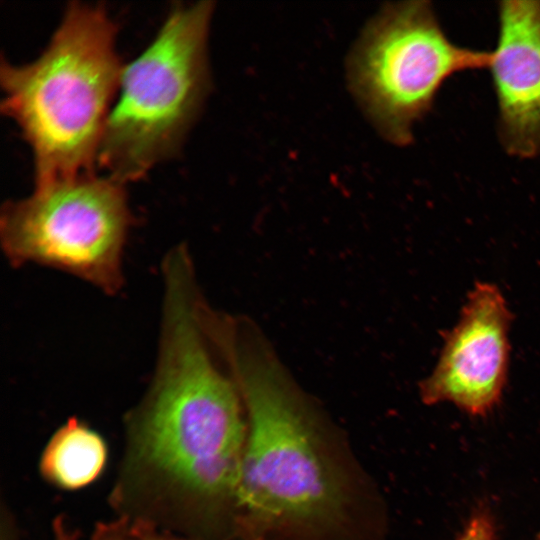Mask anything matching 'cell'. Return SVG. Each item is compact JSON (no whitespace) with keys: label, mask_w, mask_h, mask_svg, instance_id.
Returning <instances> with one entry per match:
<instances>
[{"label":"cell","mask_w":540,"mask_h":540,"mask_svg":"<svg viewBox=\"0 0 540 540\" xmlns=\"http://www.w3.org/2000/svg\"><path fill=\"white\" fill-rule=\"evenodd\" d=\"M212 1L173 7L148 46L124 65L96 164L121 183L176 155L208 94Z\"/></svg>","instance_id":"cell-4"},{"label":"cell","mask_w":540,"mask_h":540,"mask_svg":"<svg viewBox=\"0 0 540 540\" xmlns=\"http://www.w3.org/2000/svg\"><path fill=\"white\" fill-rule=\"evenodd\" d=\"M510 323L511 313L499 288L477 283L432 373L420 384L422 401L450 402L472 416L490 412L506 383Z\"/></svg>","instance_id":"cell-7"},{"label":"cell","mask_w":540,"mask_h":540,"mask_svg":"<svg viewBox=\"0 0 540 540\" xmlns=\"http://www.w3.org/2000/svg\"><path fill=\"white\" fill-rule=\"evenodd\" d=\"M1 507V540H19L18 528L12 512L4 503Z\"/></svg>","instance_id":"cell-13"},{"label":"cell","mask_w":540,"mask_h":540,"mask_svg":"<svg viewBox=\"0 0 540 540\" xmlns=\"http://www.w3.org/2000/svg\"><path fill=\"white\" fill-rule=\"evenodd\" d=\"M492 51L459 46L430 1L389 4L365 27L348 62L353 95L389 142H411L413 127L452 75L489 68Z\"/></svg>","instance_id":"cell-6"},{"label":"cell","mask_w":540,"mask_h":540,"mask_svg":"<svg viewBox=\"0 0 540 540\" xmlns=\"http://www.w3.org/2000/svg\"><path fill=\"white\" fill-rule=\"evenodd\" d=\"M124 430L109 494L115 515L194 540L234 537L246 412L185 286L163 293L155 370Z\"/></svg>","instance_id":"cell-1"},{"label":"cell","mask_w":540,"mask_h":540,"mask_svg":"<svg viewBox=\"0 0 540 540\" xmlns=\"http://www.w3.org/2000/svg\"><path fill=\"white\" fill-rule=\"evenodd\" d=\"M109 460L105 438L85 421L70 417L49 437L38 470L49 485L79 491L101 478Z\"/></svg>","instance_id":"cell-9"},{"label":"cell","mask_w":540,"mask_h":540,"mask_svg":"<svg viewBox=\"0 0 540 540\" xmlns=\"http://www.w3.org/2000/svg\"><path fill=\"white\" fill-rule=\"evenodd\" d=\"M89 540H194L151 523L115 515L99 521Z\"/></svg>","instance_id":"cell-10"},{"label":"cell","mask_w":540,"mask_h":540,"mask_svg":"<svg viewBox=\"0 0 540 540\" xmlns=\"http://www.w3.org/2000/svg\"><path fill=\"white\" fill-rule=\"evenodd\" d=\"M124 183L93 171L35 184L0 212V243L15 268L36 264L69 273L116 295L135 217Z\"/></svg>","instance_id":"cell-5"},{"label":"cell","mask_w":540,"mask_h":540,"mask_svg":"<svg viewBox=\"0 0 540 540\" xmlns=\"http://www.w3.org/2000/svg\"><path fill=\"white\" fill-rule=\"evenodd\" d=\"M100 4L73 1L31 62L2 59L1 109L30 146L35 184L93 171L124 64Z\"/></svg>","instance_id":"cell-3"},{"label":"cell","mask_w":540,"mask_h":540,"mask_svg":"<svg viewBox=\"0 0 540 540\" xmlns=\"http://www.w3.org/2000/svg\"><path fill=\"white\" fill-rule=\"evenodd\" d=\"M489 66L498 135L511 156L540 155V0H504Z\"/></svg>","instance_id":"cell-8"},{"label":"cell","mask_w":540,"mask_h":540,"mask_svg":"<svg viewBox=\"0 0 540 540\" xmlns=\"http://www.w3.org/2000/svg\"><path fill=\"white\" fill-rule=\"evenodd\" d=\"M217 351L248 425L236 493L241 540H367L370 491L334 427L250 320L225 318Z\"/></svg>","instance_id":"cell-2"},{"label":"cell","mask_w":540,"mask_h":540,"mask_svg":"<svg viewBox=\"0 0 540 540\" xmlns=\"http://www.w3.org/2000/svg\"><path fill=\"white\" fill-rule=\"evenodd\" d=\"M492 515L485 508L472 513L456 540H496Z\"/></svg>","instance_id":"cell-11"},{"label":"cell","mask_w":540,"mask_h":540,"mask_svg":"<svg viewBox=\"0 0 540 540\" xmlns=\"http://www.w3.org/2000/svg\"><path fill=\"white\" fill-rule=\"evenodd\" d=\"M50 540H80V535L65 515L61 514L52 520Z\"/></svg>","instance_id":"cell-12"}]
</instances>
